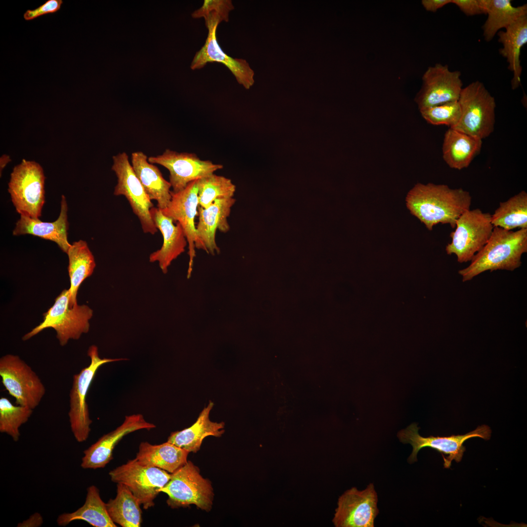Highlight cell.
I'll return each instance as SVG.
<instances>
[{"mask_svg":"<svg viewBox=\"0 0 527 527\" xmlns=\"http://www.w3.org/2000/svg\"><path fill=\"white\" fill-rule=\"evenodd\" d=\"M68 257V271L70 281L69 304H77L78 290L81 284L90 276L96 267L94 257L85 241L80 240L71 244L66 253Z\"/></svg>","mask_w":527,"mask_h":527,"instance_id":"cell-29","label":"cell"},{"mask_svg":"<svg viewBox=\"0 0 527 527\" xmlns=\"http://www.w3.org/2000/svg\"><path fill=\"white\" fill-rule=\"evenodd\" d=\"M68 206L65 197L62 195L61 210L58 219L52 222H45L20 215L13 230L14 236L29 234L55 242L60 249L67 253L71 245L68 241L69 223Z\"/></svg>","mask_w":527,"mask_h":527,"instance_id":"cell-21","label":"cell"},{"mask_svg":"<svg viewBox=\"0 0 527 527\" xmlns=\"http://www.w3.org/2000/svg\"><path fill=\"white\" fill-rule=\"evenodd\" d=\"M76 520H82L94 527H116L110 517L106 503L101 499L97 486L92 485L87 489L84 504L71 513H63L57 519L59 526L65 527Z\"/></svg>","mask_w":527,"mask_h":527,"instance_id":"cell-27","label":"cell"},{"mask_svg":"<svg viewBox=\"0 0 527 527\" xmlns=\"http://www.w3.org/2000/svg\"><path fill=\"white\" fill-rule=\"evenodd\" d=\"M458 102L461 118L451 128L481 140L493 132L495 101L483 83L477 81L463 88Z\"/></svg>","mask_w":527,"mask_h":527,"instance_id":"cell-4","label":"cell"},{"mask_svg":"<svg viewBox=\"0 0 527 527\" xmlns=\"http://www.w3.org/2000/svg\"><path fill=\"white\" fill-rule=\"evenodd\" d=\"M199 206L206 208L216 200L232 198L236 186L227 178L214 173L198 180Z\"/></svg>","mask_w":527,"mask_h":527,"instance_id":"cell-32","label":"cell"},{"mask_svg":"<svg viewBox=\"0 0 527 527\" xmlns=\"http://www.w3.org/2000/svg\"><path fill=\"white\" fill-rule=\"evenodd\" d=\"M141 504L125 486L117 484V495L106 503L108 514L115 523L122 527H140L142 522Z\"/></svg>","mask_w":527,"mask_h":527,"instance_id":"cell-30","label":"cell"},{"mask_svg":"<svg viewBox=\"0 0 527 527\" xmlns=\"http://www.w3.org/2000/svg\"><path fill=\"white\" fill-rule=\"evenodd\" d=\"M421 3L426 11L435 12L438 9L451 3V0H423Z\"/></svg>","mask_w":527,"mask_h":527,"instance_id":"cell-37","label":"cell"},{"mask_svg":"<svg viewBox=\"0 0 527 527\" xmlns=\"http://www.w3.org/2000/svg\"><path fill=\"white\" fill-rule=\"evenodd\" d=\"M377 502L373 484L363 490L352 487L339 498L333 523L336 527H373L379 513Z\"/></svg>","mask_w":527,"mask_h":527,"instance_id":"cell-16","label":"cell"},{"mask_svg":"<svg viewBox=\"0 0 527 527\" xmlns=\"http://www.w3.org/2000/svg\"><path fill=\"white\" fill-rule=\"evenodd\" d=\"M0 376L3 385L18 405L34 409L45 393L38 376L17 355L7 354L0 358Z\"/></svg>","mask_w":527,"mask_h":527,"instance_id":"cell-12","label":"cell"},{"mask_svg":"<svg viewBox=\"0 0 527 527\" xmlns=\"http://www.w3.org/2000/svg\"><path fill=\"white\" fill-rule=\"evenodd\" d=\"M213 406L214 403L210 401L193 425L182 430L172 432L167 442L189 452H196L205 437L221 436L224 432V423L213 422L209 419V413Z\"/></svg>","mask_w":527,"mask_h":527,"instance_id":"cell-23","label":"cell"},{"mask_svg":"<svg viewBox=\"0 0 527 527\" xmlns=\"http://www.w3.org/2000/svg\"><path fill=\"white\" fill-rule=\"evenodd\" d=\"M234 9L230 0H205L203 5L192 13L194 18L204 19L208 33L204 45L194 57L191 68L200 69L208 62L221 63L230 71L239 84L248 89L254 82V71L246 60L233 58L224 53L217 40L218 25L223 21H228L229 12Z\"/></svg>","mask_w":527,"mask_h":527,"instance_id":"cell-2","label":"cell"},{"mask_svg":"<svg viewBox=\"0 0 527 527\" xmlns=\"http://www.w3.org/2000/svg\"><path fill=\"white\" fill-rule=\"evenodd\" d=\"M148 161L168 170L173 192L181 191L190 182L223 168L222 164L202 160L194 153H179L170 149H166L161 155L148 158Z\"/></svg>","mask_w":527,"mask_h":527,"instance_id":"cell-14","label":"cell"},{"mask_svg":"<svg viewBox=\"0 0 527 527\" xmlns=\"http://www.w3.org/2000/svg\"><path fill=\"white\" fill-rule=\"evenodd\" d=\"M33 410L27 406L15 405L7 398H0V432L17 442L20 436V428L27 422Z\"/></svg>","mask_w":527,"mask_h":527,"instance_id":"cell-33","label":"cell"},{"mask_svg":"<svg viewBox=\"0 0 527 527\" xmlns=\"http://www.w3.org/2000/svg\"><path fill=\"white\" fill-rule=\"evenodd\" d=\"M62 3V0H48L35 9L27 10L23 14V18L25 20H31L44 15L56 13L60 9Z\"/></svg>","mask_w":527,"mask_h":527,"instance_id":"cell-35","label":"cell"},{"mask_svg":"<svg viewBox=\"0 0 527 527\" xmlns=\"http://www.w3.org/2000/svg\"><path fill=\"white\" fill-rule=\"evenodd\" d=\"M494 227L507 230L527 228V193L523 190L506 202H500L491 215Z\"/></svg>","mask_w":527,"mask_h":527,"instance_id":"cell-31","label":"cell"},{"mask_svg":"<svg viewBox=\"0 0 527 527\" xmlns=\"http://www.w3.org/2000/svg\"><path fill=\"white\" fill-rule=\"evenodd\" d=\"M160 491L168 495L166 503L173 508L190 505L206 511L211 508L213 492L211 483L201 476L199 468L191 461L171 473L170 480Z\"/></svg>","mask_w":527,"mask_h":527,"instance_id":"cell-7","label":"cell"},{"mask_svg":"<svg viewBox=\"0 0 527 527\" xmlns=\"http://www.w3.org/2000/svg\"><path fill=\"white\" fill-rule=\"evenodd\" d=\"M69 297V289L63 290L53 305L43 314V321L24 335L22 340H27L44 329L52 328L56 331L60 345L64 346L69 340H78L82 334L87 333L93 310L85 304L70 307Z\"/></svg>","mask_w":527,"mask_h":527,"instance_id":"cell-5","label":"cell"},{"mask_svg":"<svg viewBox=\"0 0 527 527\" xmlns=\"http://www.w3.org/2000/svg\"><path fill=\"white\" fill-rule=\"evenodd\" d=\"M527 252V228L514 231L494 227L486 243L458 273L465 282L488 270L513 271L521 266L522 256Z\"/></svg>","mask_w":527,"mask_h":527,"instance_id":"cell-3","label":"cell"},{"mask_svg":"<svg viewBox=\"0 0 527 527\" xmlns=\"http://www.w3.org/2000/svg\"><path fill=\"white\" fill-rule=\"evenodd\" d=\"M485 14L487 18L483 25V35L490 41L502 28H506L521 18L527 15V6L517 7L510 0H481Z\"/></svg>","mask_w":527,"mask_h":527,"instance_id":"cell-28","label":"cell"},{"mask_svg":"<svg viewBox=\"0 0 527 527\" xmlns=\"http://www.w3.org/2000/svg\"><path fill=\"white\" fill-rule=\"evenodd\" d=\"M90 358V365L73 376L70 392V409L68 417L71 431L79 443L85 441L88 438L92 421L89 417L88 405L86 399L87 393L99 368L111 362L124 360L123 358L101 359L99 357L97 346H90L87 351Z\"/></svg>","mask_w":527,"mask_h":527,"instance_id":"cell-9","label":"cell"},{"mask_svg":"<svg viewBox=\"0 0 527 527\" xmlns=\"http://www.w3.org/2000/svg\"><path fill=\"white\" fill-rule=\"evenodd\" d=\"M491 215L479 209L465 211L457 219L451 242L446 246L447 254H455L460 263L471 261L486 243L494 226Z\"/></svg>","mask_w":527,"mask_h":527,"instance_id":"cell-8","label":"cell"},{"mask_svg":"<svg viewBox=\"0 0 527 527\" xmlns=\"http://www.w3.org/2000/svg\"><path fill=\"white\" fill-rule=\"evenodd\" d=\"M189 453L167 441L160 445L143 442L139 445L135 459L142 465L172 473L187 463Z\"/></svg>","mask_w":527,"mask_h":527,"instance_id":"cell-26","label":"cell"},{"mask_svg":"<svg viewBox=\"0 0 527 527\" xmlns=\"http://www.w3.org/2000/svg\"><path fill=\"white\" fill-rule=\"evenodd\" d=\"M152 218L156 227L163 237L161 248L150 254L149 262H157L163 273L166 274L172 262L184 252L188 242L181 224L164 215L158 207L150 210Z\"/></svg>","mask_w":527,"mask_h":527,"instance_id":"cell-20","label":"cell"},{"mask_svg":"<svg viewBox=\"0 0 527 527\" xmlns=\"http://www.w3.org/2000/svg\"><path fill=\"white\" fill-rule=\"evenodd\" d=\"M113 161L111 169L118 179L114 194L126 198L139 219L144 233L155 234L158 229L150 213L153 204L134 172L127 154L119 153L113 157Z\"/></svg>","mask_w":527,"mask_h":527,"instance_id":"cell-13","label":"cell"},{"mask_svg":"<svg viewBox=\"0 0 527 527\" xmlns=\"http://www.w3.org/2000/svg\"><path fill=\"white\" fill-rule=\"evenodd\" d=\"M419 429L417 425L413 423L400 431L397 435L401 442L410 444L413 447L408 458L409 462L412 463L417 461V454L422 448L430 447L441 453L444 461V466L446 468L450 467L452 460L456 463L462 460L466 450L463 445L466 441L474 437L488 440L491 433L490 427L486 425L479 426L475 430L464 435H452L447 437L430 436L424 437L419 434Z\"/></svg>","mask_w":527,"mask_h":527,"instance_id":"cell-10","label":"cell"},{"mask_svg":"<svg viewBox=\"0 0 527 527\" xmlns=\"http://www.w3.org/2000/svg\"><path fill=\"white\" fill-rule=\"evenodd\" d=\"M471 196L462 188L446 184L417 183L408 192L406 206L412 215L432 230L434 225L449 224L454 228L459 217L470 209Z\"/></svg>","mask_w":527,"mask_h":527,"instance_id":"cell-1","label":"cell"},{"mask_svg":"<svg viewBox=\"0 0 527 527\" xmlns=\"http://www.w3.org/2000/svg\"><path fill=\"white\" fill-rule=\"evenodd\" d=\"M482 146V140L449 128L444 135L443 158L450 168L461 170L469 165Z\"/></svg>","mask_w":527,"mask_h":527,"instance_id":"cell-24","label":"cell"},{"mask_svg":"<svg viewBox=\"0 0 527 527\" xmlns=\"http://www.w3.org/2000/svg\"><path fill=\"white\" fill-rule=\"evenodd\" d=\"M109 475L113 482L127 487L145 510L155 505L160 490L171 478V473L142 465L135 458L111 470Z\"/></svg>","mask_w":527,"mask_h":527,"instance_id":"cell-11","label":"cell"},{"mask_svg":"<svg viewBox=\"0 0 527 527\" xmlns=\"http://www.w3.org/2000/svg\"><path fill=\"white\" fill-rule=\"evenodd\" d=\"M155 427L154 424L147 422L141 414L126 416L121 425L103 435L83 451L81 467L93 469L104 467L113 459V450L124 436L137 430Z\"/></svg>","mask_w":527,"mask_h":527,"instance_id":"cell-19","label":"cell"},{"mask_svg":"<svg viewBox=\"0 0 527 527\" xmlns=\"http://www.w3.org/2000/svg\"><path fill=\"white\" fill-rule=\"evenodd\" d=\"M131 165L151 200L157 201V207L166 208L171 199V185L162 176L159 169L149 162L142 151L132 153Z\"/></svg>","mask_w":527,"mask_h":527,"instance_id":"cell-22","label":"cell"},{"mask_svg":"<svg viewBox=\"0 0 527 527\" xmlns=\"http://www.w3.org/2000/svg\"><path fill=\"white\" fill-rule=\"evenodd\" d=\"M45 180L41 166L35 161L23 159L14 167L8 191L20 215L35 219L41 216L45 203Z\"/></svg>","mask_w":527,"mask_h":527,"instance_id":"cell-6","label":"cell"},{"mask_svg":"<svg viewBox=\"0 0 527 527\" xmlns=\"http://www.w3.org/2000/svg\"><path fill=\"white\" fill-rule=\"evenodd\" d=\"M498 33V41L503 44L499 52L507 59L508 68L513 73L511 87L515 89L521 83L522 68L520 57L521 48L527 42V15Z\"/></svg>","mask_w":527,"mask_h":527,"instance_id":"cell-25","label":"cell"},{"mask_svg":"<svg viewBox=\"0 0 527 527\" xmlns=\"http://www.w3.org/2000/svg\"><path fill=\"white\" fill-rule=\"evenodd\" d=\"M451 3L467 16L485 14L481 0H451Z\"/></svg>","mask_w":527,"mask_h":527,"instance_id":"cell-36","label":"cell"},{"mask_svg":"<svg viewBox=\"0 0 527 527\" xmlns=\"http://www.w3.org/2000/svg\"><path fill=\"white\" fill-rule=\"evenodd\" d=\"M461 75L459 71H450L447 65L437 63L429 67L414 98L419 109L458 101L463 89Z\"/></svg>","mask_w":527,"mask_h":527,"instance_id":"cell-15","label":"cell"},{"mask_svg":"<svg viewBox=\"0 0 527 527\" xmlns=\"http://www.w3.org/2000/svg\"><path fill=\"white\" fill-rule=\"evenodd\" d=\"M236 199L233 197L216 200L208 207H198L199 221L196 225L195 248L214 255L220 249L216 242L217 230L226 233L230 230L227 218Z\"/></svg>","mask_w":527,"mask_h":527,"instance_id":"cell-18","label":"cell"},{"mask_svg":"<svg viewBox=\"0 0 527 527\" xmlns=\"http://www.w3.org/2000/svg\"><path fill=\"white\" fill-rule=\"evenodd\" d=\"M43 523V518L41 515L38 512L31 515L27 519L22 522L19 523L18 527H39Z\"/></svg>","mask_w":527,"mask_h":527,"instance_id":"cell-38","label":"cell"},{"mask_svg":"<svg viewBox=\"0 0 527 527\" xmlns=\"http://www.w3.org/2000/svg\"><path fill=\"white\" fill-rule=\"evenodd\" d=\"M10 161V157L7 155H3L0 160V174H1V171L6 164Z\"/></svg>","mask_w":527,"mask_h":527,"instance_id":"cell-39","label":"cell"},{"mask_svg":"<svg viewBox=\"0 0 527 527\" xmlns=\"http://www.w3.org/2000/svg\"><path fill=\"white\" fill-rule=\"evenodd\" d=\"M198 180L190 182L183 189L178 192L171 191V199L168 205L164 209H160L164 215L175 222L179 223L185 233L188 242L189 257L187 278L191 276L193 261L196 256L195 219L198 215L199 206Z\"/></svg>","mask_w":527,"mask_h":527,"instance_id":"cell-17","label":"cell"},{"mask_svg":"<svg viewBox=\"0 0 527 527\" xmlns=\"http://www.w3.org/2000/svg\"><path fill=\"white\" fill-rule=\"evenodd\" d=\"M422 117L429 123L446 125L454 127L461 116V109L458 102L453 101L419 110Z\"/></svg>","mask_w":527,"mask_h":527,"instance_id":"cell-34","label":"cell"}]
</instances>
